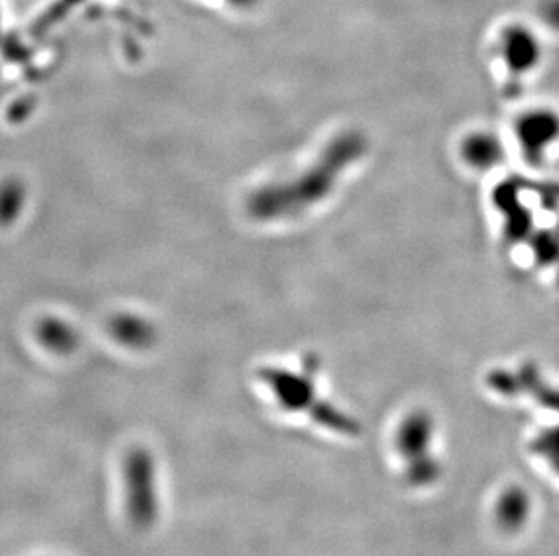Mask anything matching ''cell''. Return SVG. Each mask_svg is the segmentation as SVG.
Instances as JSON below:
<instances>
[{
    "instance_id": "obj_1",
    "label": "cell",
    "mask_w": 559,
    "mask_h": 556,
    "mask_svg": "<svg viewBox=\"0 0 559 556\" xmlns=\"http://www.w3.org/2000/svg\"><path fill=\"white\" fill-rule=\"evenodd\" d=\"M433 423L424 414H415L407 418L396 434V448L402 457H406L412 467V478L418 484H423L424 470L433 473L437 462L429 459V446L433 443Z\"/></svg>"
},
{
    "instance_id": "obj_2",
    "label": "cell",
    "mask_w": 559,
    "mask_h": 556,
    "mask_svg": "<svg viewBox=\"0 0 559 556\" xmlns=\"http://www.w3.org/2000/svg\"><path fill=\"white\" fill-rule=\"evenodd\" d=\"M498 524L506 531L522 530L531 517V497L527 492L518 486L507 488L497 500L495 508Z\"/></svg>"
}]
</instances>
